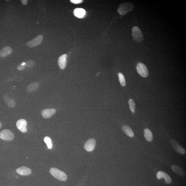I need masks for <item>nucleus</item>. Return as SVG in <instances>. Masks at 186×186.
Returning <instances> with one entry per match:
<instances>
[{
  "label": "nucleus",
  "mask_w": 186,
  "mask_h": 186,
  "mask_svg": "<svg viewBox=\"0 0 186 186\" xmlns=\"http://www.w3.org/2000/svg\"><path fill=\"white\" fill-rule=\"evenodd\" d=\"M50 172L53 176L60 181H65L67 180V176L66 174L58 169L52 168L50 169Z\"/></svg>",
  "instance_id": "obj_1"
},
{
  "label": "nucleus",
  "mask_w": 186,
  "mask_h": 186,
  "mask_svg": "<svg viewBox=\"0 0 186 186\" xmlns=\"http://www.w3.org/2000/svg\"><path fill=\"white\" fill-rule=\"evenodd\" d=\"M133 8L134 6L132 3H123L120 5L118 9H117V12L121 15H124L132 11Z\"/></svg>",
  "instance_id": "obj_2"
},
{
  "label": "nucleus",
  "mask_w": 186,
  "mask_h": 186,
  "mask_svg": "<svg viewBox=\"0 0 186 186\" xmlns=\"http://www.w3.org/2000/svg\"><path fill=\"white\" fill-rule=\"evenodd\" d=\"M132 36L134 40L138 43H141L143 37L141 30L137 26H134L132 29Z\"/></svg>",
  "instance_id": "obj_3"
},
{
  "label": "nucleus",
  "mask_w": 186,
  "mask_h": 186,
  "mask_svg": "<svg viewBox=\"0 0 186 186\" xmlns=\"http://www.w3.org/2000/svg\"><path fill=\"white\" fill-rule=\"evenodd\" d=\"M0 138L5 141H11L14 139V135L10 130L5 129L0 133Z\"/></svg>",
  "instance_id": "obj_4"
},
{
  "label": "nucleus",
  "mask_w": 186,
  "mask_h": 186,
  "mask_svg": "<svg viewBox=\"0 0 186 186\" xmlns=\"http://www.w3.org/2000/svg\"><path fill=\"white\" fill-rule=\"evenodd\" d=\"M136 69L139 74L143 77H147L149 72L147 67L143 63L138 62L136 66Z\"/></svg>",
  "instance_id": "obj_5"
},
{
  "label": "nucleus",
  "mask_w": 186,
  "mask_h": 186,
  "mask_svg": "<svg viewBox=\"0 0 186 186\" xmlns=\"http://www.w3.org/2000/svg\"><path fill=\"white\" fill-rule=\"evenodd\" d=\"M43 40V36L41 35L38 36L35 38L28 41L26 43L27 46L29 47H33L40 44Z\"/></svg>",
  "instance_id": "obj_6"
},
{
  "label": "nucleus",
  "mask_w": 186,
  "mask_h": 186,
  "mask_svg": "<svg viewBox=\"0 0 186 186\" xmlns=\"http://www.w3.org/2000/svg\"><path fill=\"white\" fill-rule=\"evenodd\" d=\"M171 144L173 149L178 152L182 155L185 154V149L180 145L179 142L176 140L172 139L171 140Z\"/></svg>",
  "instance_id": "obj_7"
},
{
  "label": "nucleus",
  "mask_w": 186,
  "mask_h": 186,
  "mask_svg": "<svg viewBox=\"0 0 186 186\" xmlns=\"http://www.w3.org/2000/svg\"><path fill=\"white\" fill-rule=\"evenodd\" d=\"M16 127L18 129L23 133H26L27 132V122L25 119H21L17 121Z\"/></svg>",
  "instance_id": "obj_8"
},
{
  "label": "nucleus",
  "mask_w": 186,
  "mask_h": 186,
  "mask_svg": "<svg viewBox=\"0 0 186 186\" xmlns=\"http://www.w3.org/2000/svg\"><path fill=\"white\" fill-rule=\"evenodd\" d=\"M96 145V141L94 138H90L85 143L84 148L88 152L92 151L94 149Z\"/></svg>",
  "instance_id": "obj_9"
},
{
  "label": "nucleus",
  "mask_w": 186,
  "mask_h": 186,
  "mask_svg": "<svg viewBox=\"0 0 186 186\" xmlns=\"http://www.w3.org/2000/svg\"><path fill=\"white\" fill-rule=\"evenodd\" d=\"M157 179L160 180L164 178L165 183L167 184H170L172 183V179L168 174L164 172L159 171L157 172Z\"/></svg>",
  "instance_id": "obj_10"
},
{
  "label": "nucleus",
  "mask_w": 186,
  "mask_h": 186,
  "mask_svg": "<svg viewBox=\"0 0 186 186\" xmlns=\"http://www.w3.org/2000/svg\"><path fill=\"white\" fill-rule=\"evenodd\" d=\"M56 112V110L54 109H47L43 110L41 113L43 118L47 119L52 117Z\"/></svg>",
  "instance_id": "obj_11"
},
{
  "label": "nucleus",
  "mask_w": 186,
  "mask_h": 186,
  "mask_svg": "<svg viewBox=\"0 0 186 186\" xmlns=\"http://www.w3.org/2000/svg\"><path fill=\"white\" fill-rule=\"evenodd\" d=\"M16 171L19 174L22 176H28L31 174V171L29 168L25 166H22L17 169Z\"/></svg>",
  "instance_id": "obj_12"
},
{
  "label": "nucleus",
  "mask_w": 186,
  "mask_h": 186,
  "mask_svg": "<svg viewBox=\"0 0 186 186\" xmlns=\"http://www.w3.org/2000/svg\"><path fill=\"white\" fill-rule=\"evenodd\" d=\"M67 55L64 54L61 56L58 60V64L61 69H64L67 63Z\"/></svg>",
  "instance_id": "obj_13"
},
{
  "label": "nucleus",
  "mask_w": 186,
  "mask_h": 186,
  "mask_svg": "<svg viewBox=\"0 0 186 186\" xmlns=\"http://www.w3.org/2000/svg\"><path fill=\"white\" fill-rule=\"evenodd\" d=\"M171 169L174 172L180 176L184 177L186 175L185 172L183 169L177 165H173Z\"/></svg>",
  "instance_id": "obj_14"
},
{
  "label": "nucleus",
  "mask_w": 186,
  "mask_h": 186,
  "mask_svg": "<svg viewBox=\"0 0 186 186\" xmlns=\"http://www.w3.org/2000/svg\"><path fill=\"white\" fill-rule=\"evenodd\" d=\"M73 14L77 17L81 18L84 17L86 14V11L83 8H77L74 10Z\"/></svg>",
  "instance_id": "obj_15"
},
{
  "label": "nucleus",
  "mask_w": 186,
  "mask_h": 186,
  "mask_svg": "<svg viewBox=\"0 0 186 186\" xmlns=\"http://www.w3.org/2000/svg\"><path fill=\"white\" fill-rule=\"evenodd\" d=\"M12 52V49L9 46H6L2 49L0 52V56L1 57H5L10 55Z\"/></svg>",
  "instance_id": "obj_16"
},
{
  "label": "nucleus",
  "mask_w": 186,
  "mask_h": 186,
  "mask_svg": "<svg viewBox=\"0 0 186 186\" xmlns=\"http://www.w3.org/2000/svg\"><path fill=\"white\" fill-rule=\"evenodd\" d=\"M122 129L125 134L130 137H133L134 134L133 131L130 127L127 125H124L122 127Z\"/></svg>",
  "instance_id": "obj_17"
},
{
  "label": "nucleus",
  "mask_w": 186,
  "mask_h": 186,
  "mask_svg": "<svg viewBox=\"0 0 186 186\" xmlns=\"http://www.w3.org/2000/svg\"><path fill=\"white\" fill-rule=\"evenodd\" d=\"M39 86V83L37 82L30 83L27 87L26 90L28 92H31L36 90Z\"/></svg>",
  "instance_id": "obj_18"
},
{
  "label": "nucleus",
  "mask_w": 186,
  "mask_h": 186,
  "mask_svg": "<svg viewBox=\"0 0 186 186\" xmlns=\"http://www.w3.org/2000/svg\"><path fill=\"white\" fill-rule=\"evenodd\" d=\"M144 134L146 140L149 142L152 141L153 140L152 134L149 129L146 128L144 130Z\"/></svg>",
  "instance_id": "obj_19"
},
{
  "label": "nucleus",
  "mask_w": 186,
  "mask_h": 186,
  "mask_svg": "<svg viewBox=\"0 0 186 186\" xmlns=\"http://www.w3.org/2000/svg\"><path fill=\"white\" fill-rule=\"evenodd\" d=\"M3 99L7 105L10 108H14L16 105V103L13 99L10 98L7 96H5L3 97Z\"/></svg>",
  "instance_id": "obj_20"
},
{
  "label": "nucleus",
  "mask_w": 186,
  "mask_h": 186,
  "mask_svg": "<svg viewBox=\"0 0 186 186\" xmlns=\"http://www.w3.org/2000/svg\"><path fill=\"white\" fill-rule=\"evenodd\" d=\"M44 141L45 143L47 144V148L49 149H52V140H51L50 138L48 137V136H45L44 138Z\"/></svg>",
  "instance_id": "obj_21"
},
{
  "label": "nucleus",
  "mask_w": 186,
  "mask_h": 186,
  "mask_svg": "<svg viewBox=\"0 0 186 186\" xmlns=\"http://www.w3.org/2000/svg\"><path fill=\"white\" fill-rule=\"evenodd\" d=\"M118 75L119 80L120 84L121 86H126V83L124 75H123L121 73H119Z\"/></svg>",
  "instance_id": "obj_22"
},
{
  "label": "nucleus",
  "mask_w": 186,
  "mask_h": 186,
  "mask_svg": "<svg viewBox=\"0 0 186 186\" xmlns=\"http://www.w3.org/2000/svg\"><path fill=\"white\" fill-rule=\"evenodd\" d=\"M129 104L131 111L132 113H134L135 112V104L134 100L132 99H130L129 101Z\"/></svg>",
  "instance_id": "obj_23"
},
{
  "label": "nucleus",
  "mask_w": 186,
  "mask_h": 186,
  "mask_svg": "<svg viewBox=\"0 0 186 186\" xmlns=\"http://www.w3.org/2000/svg\"><path fill=\"white\" fill-rule=\"evenodd\" d=\"M34 64H35V62L33 60H28L26 62V66L28 67H33Z\"/></svg>",
  "instance_id": "obj_24"
},
{
  "label": "nucleus",
  "mask_w": 186,
  "mask_h": 186,
  "mask_svg": "<svg viewBox=\"0 0 186 186\" xmlns=\"http://www.w3.org/2000/svg\"><path fill=\"white\" fill-rule=\"evenodd\" d=\"M71 2L75 4H79L82 3L83 1L82 0H71Z\"/></svg>",
  "instance_id": "obj_25"
},
{
  "label": "nucleus",
  "mask_w": 186,
  "mask_h": 186,
  "mask_svg": "<svg viewBox=\"0 0 186 186\" xmlns=\"http://www.w3.org/2000/svg\"><path fill=\"white\" fill-rule=\"evenodd\" d=\"M24 68H25V66H22L21 64L18 66L17 67V69L19 70V71H22V70L24 69Z\"/></svg>",
  "instance_id": "obj_26"
},
{
  "label": "nucleus",
  "mask_w": 186,
  "mask_h": 186,
  "mask_svg": "<svg viewBox=\"0 0 186 186\" xmlns=\"http://www.w3.org/2000/svg\"><path fill=\"white\" fill-rule=\"evenodd\" d=\"M28 1L27 0H22L21 2L22 4L24 5H26L28 3Z\"/></svg>",
  "instance_id": "obj_27"
},
{
  "label": "nucleus",
  "mask_w": 186,
  "mask_h": 186,
  "mask_svg": "<svg viewBox=\"0 0 186 186\" xmlns=\"http://www.w3.org/2000/svg\"><path fill=\"white\" fill-rule=\"evenodd\" d=\"M22 65V66H26V62H23L21 64Z\"/></svg>",
  "instance_id": "obj_28"
},
{
  "label": "nucleus",
  "mask_w": 186,
  "mask_h": 186,
  "mask_svg": "<svg viewBox=\"0 0 186 186\" xmlns=\"http://www.w3.org/2000/svg\"><path fill=\"white\" fill-rule=\"evenodd\" d=\"M2 126V125L1 122H0V129L1 128Z\"/></svg>",
  "instance_id": "obj_29"
}]
</instances>
